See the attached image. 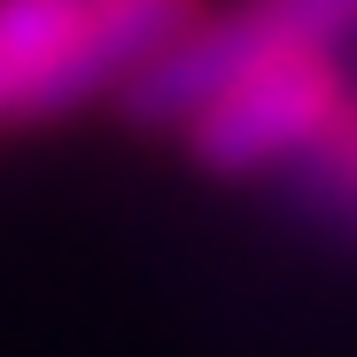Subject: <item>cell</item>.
<instances>
[{
    "mask_svg": "<svg viewBox=\"0 0 357 357\" xmlns=\"http://www.w3.org/2000/svg\"><path fill=\"white\" fill-rule=\"evenodd\" d=\"M349 31H357V0H241L225 16L202 8V24H187L148 70H132L116 86V109L140 132H187L257 63H272V54H311V47L342 54Z\"/></svg>",
    "mask_w": 357,
    "mask_h": 357,
    "instance_id": "cell-1",
    "label": "cell"
},
{
    "mask_svg": "<svg viewBox=\"0 0 357 357\" xmlns=\"http://www.w3.org/2000/svg\"><path fill=\"white\" fill-rule=\"evenodd\" d=\"M349 101V70L334 47H311V54H272L257 63L241 86H225L202 116L178 140L187 155L218 178H241V171H287L303 148L326 140V125Z\"/></svg>",
    "mask_w": 357,
    "mask_h": 357,
    "instance_id": "cell-2",
    "label": "cell"
},
{
    "mask_svg": "<svg viewBox=\"0 0 357 357\" xmlns=\"http://www.w3.org/2000/svg\"><path fill=\"white\" fill-rule=\"evenodd\" d=\"M280 187H287V202L303 210L311 225L342 233V241L357 249V78H349V101H342V116L326 125V140L295 155L280 171Z\"/></svg>",
    "mask_w": 357,
    "mask_h": 357,
    "instance_id": "cell-3",
    "label": "cell"
},
{
    "mask_svg": "<svg viewBox=\"0 0 357 357\" xmlns=\"http://www.w3.org/2000/svg\"><path fill=\"white\" fill-rule=\"evenodd\" d=\"M0 116H8V78H0Z\"/></svg>",
    "mask_w": 357,
    "mask_h": 357,
    "instance_id": "cell-4",
    "label": "cell"
}]
</instances>
